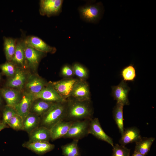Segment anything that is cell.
Masks as SVG:
<instances>
[{"label":"cell","mask_w":156,"mask_h":156,"mask_svg":"<svg viewBox=\"0 0 156 156\" xmlns=\"http://www.w3.org/2000/svg\"><path fill=\"white\" fill-rule=\"evenodd\" d=\"M2 104L1 100L0 97V107L1 106Z\"/></svg>","instance_id":"37"},{"label":"cell","mask_w":156,"mask_h":156,"mask_svg":"<svg viewBox=\"0 0 156 156\" xmlns=\"http://www.w3.org/2000/svg\"><path fill=\"white\" fill-rule=\"evenodd\" d=\"M69 97L79 101H90V87L86 81L78 79L75 84Z\"/></svg>","instance_id":"6"},{"label":"cell","mask_w":156,"mask_h":156,"mask_svg":"<svg viewBox=\"0 0 156 156\" xmlns=\"http://www.w3.org/2000/svg\"><path fill=\"white\" fill-rule=\"evenodd\" d=\"M0 68L3 73L10 77L14 75L16 70L13 63L10 62L0 65Z\"/></svg>","instance_id":"32"},{"label":"cell","mask_w":156,"mask_h":156,"mask_svg":"<svg viewBox=\"0 0 156 156\" xmlns=\"http://www.w3.org/2000/svg\"><path fill=\"white\" fill-rule=\"evenodd\" d=\"M1 74L0 73V81L1 79Z\"/></svg>","instance_id":"38"},{"label":"cell","mask_w":156,"mask_h":156,"mask_svg":"<svg viewBox=\"0 0 156 156\" xmlns=\"http://www.w3.org/2000/svg\"><path fill=\"white\" fill-rule=\"evenodd\" d=\"M124 106L121 104L116 103L113 110V118L121 135L123 133L125 129L123 117Z\"/></svg>","instance_id":"25"},{"label":"cell","mask_w":156,"mask_h":156,"mask_svg":"<svg viewBox=\"0 0 156 156\" xmlns=\"http://www.w3.org/2000/svg\"><path fill=\"white\" fill-rule=\"evenodd\" d=\"M40 120V117L35 114L30 112L23 120L24 130L29 133L39 127Z\"/></svg>","instance_id":"24"},{"label":"cell","mask_w":156,"mask_h":156,"mask_svg":"<svg viewBox=\"0 0 156 156\" xmlns=\"http://www.w3.org/2000/svg\"><path fill=\"white\" fill-rule=\"evenodd\" d=\"M25 45L24 40H17L15 53L11 61L12 63L22 66H24L25 62Z\"/></svg>","instance_id":"20"},{"label":"cell","mask_w":156,"mask_h":156,"mask_svg":"<svg viewBox=\"0 0 156 156\" xmlns=\"http://www.w3.org/2000/svg\"><path fill=\"white\" fill-rule=\"evenodd\" d=\"M112 156H130V150L125 146L116 144L113 147Z\"/></svg>","instance_id":"30"},{"label":"cell","mask_w":156,"mask_h":156,"mask_svg":"<svg viewBox=\"0 0 156 156\" xmlns=\"http://www.w3.org/2000/svg\"><path fill=\"white\" fill-rule=\"evenodd\" d=\"M132 156H146V155H143L139 153L134 152Z\"/></svg>","instance_id":"36"},{"label":"cell","mask_w":156,"mask_h":156,"mask_svg":"<svg viewBox=\"0 0 156 156\" xmlns=\"http://www.w3.org/2000/svg\"><path fill=\"white\" fill-rule=\"evenodd\" d=\"M36 102L31 105L30 110L32 113L40 117L45 114L51 107L54 103L41 99H37Z\"/></svg>","instance_id":"22"},{"label":"cell","mask_w":156,"mask_h":156,"mask_svg":"<svg viewBox=\"0 0 156 156\" xmlns=\"http://www.w3.org/2000/svg\"><path fill=\"white\" fill-rule=\"evenodd\" d=\"M46 53L33 48L25 43V60L31 67L36 68L42 57Z\"/></svg>","instance_id":"16"},{"label":"cell","mask_w":156,"mask_h":156,"mask_svg":"<svg viewBox=\"0 0 156 156\" xmlns=\"http://www.w3.org/2000/svg\"><path fill=\"white\" fill-rule=\"evenodd\" d=\"M78 79L73 78H64L59 81L50 82L49 84L64 99L66 100L70 94Z\"/></svg>","instance_id":"5"},{"label":"cell","mask_w":156,"mask_h":156,"mask_svg":"<svg viewBox=\"0 0 156 156\" xmlns=\"http://www.w3.org/2000/svg\"><path fill=\"white\" fill-rule=\"evenodd\" d=\"M94 110L91 101H79L70 97L66 101L64 120L74 122L93 118Z\"/></svg>","instance_id":"1"},{"label":"cell","mask_w":156,"mask_h":156,"mask_svg":"<svg viewBox=\"0 0 156 156\" xmlns=\"http://www.w3.org/2000/svg\"><path fill=\"white\" fill-rule=\"evenodd\" d=\"M7 127H8L7 125L4 124L2 121L0 122V131Z\"/></svg>","instance_id":"35"},{"label":"cell","mask_w":156,"mask_h":156,"mask_svg":"<svg viewBox=\"0 0 156 156\" xmlns=\"http://www.w3.org/2000/svg\"><path fill=\"white\" fill-rule=\"evenodd\" d=\"M91 120L85 119L73 122L67 133L63 138L79 140L87 136L89 134V127Z\"/></svg>","instance_id":"4"},{"label":"cell","mask_w":156,"mask_h":156,"mask_svg":"<svg viewBox=\"0 0 156 156\" xmlns=\"http://www.w3.org/2000/svg\"><path fill=\"white\" fill-rule=\"evenodd\" d=\"M31 94L34 101L41 99L53 103H57L66 100L61 96L49 84L39 92Z\"/></svg>","instance_id":"9"},{"label":"cell","mask_w":156,"mask_h":156,"mask_svg":"<svg viewBox=\"0 0 156 156\" xmlns=\"http://www.w3.org/2000/svg\"><path fill=\"white\" fill-rule=\"evenodd\" d=\"M79 140H73L71 142L62 146V155L64 156H81L78 145Z\"/></svg>","instance_id":"27"},{"label":"cell","mask_w":156,"mask_h":156,"mask_svg":"<svg viewBox=\"0 0 156 156\" xmlns=\"http://www.w3.org/2000/svg\"><path fill=\"white\" fill-rule=\"evenodd\" d=\"M142 138L140 130L137 127H133L124 129L123 132L119 141L120 144L126 145L136 142Z\"/></svg>","instance_id":"15"},{"label":"cell","mask_w":156,"mask_h":156,"mask_svg":"<svg viewBox=\"0 0 156 156\" xmlns=\"http://www.w3.org/2000/svg\"><path fill=\"white\" fill-rule=\"evenodd\" d=\"M60 74L64 78H73L75 75L72 66L67 64L64 65L62 67Z\"/></svg>","instance_id":"34"},{"label":"cell","mask_w":156,"mask_h":156,"mask_svg":"<svg viewBox=\"0 0 156 156\" xmlns=\"http://www.w3.org/2000/svg\"><path fill=\"white\" fill-rule=\"evenodd\" d=\"M78 11L80 18L84 21L96 23L102 17L104 8L101 2L89 3L79 7Z\"/></svg>","instance_id":"3"},{"label":"cell","mask_w":156,"mask_h":156,"mask_svg":"<svg viewBox=\"0 0 156 156\" xmlns=\"http://www.w3.org/2000/svg\"><path fill=\"white\" fill-rule=\"evenodd\" d=\"M89 133L97 139L107 142L112 147L114 146L112 138L107 135L103 131L98 118H93L90 120Z\"/></svg>","instance_id":"10"},{"label":"cell","mask_w":156,"mask_h":156,"mask_svg":"<svg viewBox=\"0 0 156 156\" xmlns=\"http://www.w3.org/2000/svg\"><path fill=\"white\" fill-rule=\"evenodd\" d=\"M155 140L154 137H143L135 143L134 152L146 155Z\"/></svg>","instance_id":"21"},{"label":"cell","mask_w":156,"mask_h":156,"mask_svg":"<svg viewBox=\"0 0 156 156\" xmlns=\"http://www.w3.org/2000/svg\"><path fill=\"white\" fill-rule=\"evenodd\" d=\"M47 85L41 78L34 76L30 77L26 85V87L29 93L34 94L39 92Z\"/></svg>","instance_id":"19"},{"label":"cell","mask_w":156,"mask_h":156,"mask_svg":"<svg viewBox=\"0 0 156 156\" xmlns=\"http://www.w3.org/2000/svg\"><path fill=\"white\" fill-rule=\"evenodd\" d=\"M14 75L7 82V86L10 88H22L25 80L24 72L19 68H16Z\"/></svg>","instance_id":"23"},{"label":"cell","mask_w":156,"mask_h":156,"mask_svg":"<svg viewBox=\"0 0 156 156\" xmlns=\"http://www.w3.org/2000/svg\"><path fill=\"white\" fill-rule=\"evenodd\" d=\"M23 146L39 155H42L51 151L55 147L54 144L47 141H29L24 143Z\"/></svg>","instance_id":"13"},{"label":"cell","mask_w":156,"mask_h":156,"mask_svg":"<svg viewBox=\"0 0 156 156\" xmlns=\"http://www.w3.org/2000/svg\"></svg>","instance_id":"40"},{"label":"cell","mask_w":156,"mask_h":156,"mask_svg":"<svg viewBox=\"0 0 156 156\" xmlns=\"http://www.w3.org/2000/svg\"><path fill=\"white\" fill-rule=\"evenodd\" d=\"M24 41L25 43L33 48L44 53H53L57 50L55 47L49 46L41 39L36 36H28Z\"/></svg>","instance_id":"12"},{"label":"cell","mask_w":156,"mask_h":156,"mask_svg":"<svg viewBox=\"0 0 156 156\" xmlns=\"http://www.w3.org/2000/svg\"><path fill=\"white\" fill-rule=\"evenodd\" d=\"M62 0H41L40 13L41 15L50 17L57 15L62 11Z\"/></svg>","instance_id":"7"},{"label":"cell","mask_w":156,"mask_h":156,"mask_svg":"<svg viewBox=\"0 0 156 156\" xmlns=\"http://www.w3.org/2000/svg\"><path fill=\"white\" fill-rule=\"evenodd\" d=\"M1 122L0 121V122Z\"/></svg>","instance_id":"39"},{"label":"cell","mask_w":156,"mask_h":156,"mask_svg":"<svg viewBox=\"0 0 156 156\" xmlns=\"http://www.w3.org/2000/svg\"><path fill=\"white\" fill-rule=\"evenodd\" d=\"M34 100L31 94L25 93L18 103L14 108L16 114L23 120L30 112L31 105Z\"/></svg>","instance_id":"11"},{"label":"cell","mask_w":156,"mask_h":156,"mask_svg":"<svg viewBox=\"0 0 156 156\" xmlns=\"http://www.w3.org/2000/svg\"><path fill=\"white\" fill-rule=\"evenodd\" d=\"M8 125L15 130H24L23 120L17 114H15L12 118Z\"/></svg>","instance_id":"31"},{"label":"cell","mask_w":156,"mask_h":156,"mask_svg":"<svg viewBox=\"0 0 156 156\" xmlns=\"http://www.w3.org/2000/svg\"><path fill=\"white\" fill-rule=\"evenodd\" d=\"M66 101L53 103L48 111L40 117L41 126L49 129L56 123L62 120L65 116Z\"/></svg>","instance_id":"2"},{"label":"cell","mask_w":156,"mask_h":156,"mask_svg":"<svg viewBox=\"0 0 156 156\" xmlns=\"http://www.w3.org/2000/svg\"><path fill=\"white\" fill-rule=\"evenodd\" d=\"M30 142L47 141L51 140L50 129L44 127H37L29 133Z\"/></svg>","instance_id":"18"},{"label":"cell","mask_w":156,"mask_h":156,"mask_svg":"<svg viewBox=\"0 0 156 156\" xmlns=\"http://www.w3.org/2000/svg\"><path fill=\"white\" fill-rule=\"evenodd\" d=\"M3 40L6 59L8 62H11L15 53L17 40L11 38L4 37Z\"/></svg>","instance_id":"26"},{"label":"cell","mask_w":156,"mask_h":156,"mask_svg":"<svg viewBox=\"0 0 156 156\" xmlns=\"http://www.w3.org/2000/svg\"><path fill=\"white\" fill-rule=\"evenodd\" d=\"M0 94L4 99L7 106L14 108L20 100V92L12 88H3L0 89Z\"/></svg>","instance_id":"17"},{"label":"cell","mask_w":156,"mask_h":156,"mask_svg":"<svg viewBox=\"0 0 156 156\" xmlns=\"http://www.w3.org/2000/svg\"><path fill=\"white\" fill-rule=\"evenodd\" d=\"M112 95L116 103L124 105H129L128 94L130 90L126 82L122 80L117 85L112 87Z\"/></svg>","instance_id":"8"},{"label":"cell","mask_w":156,"mask_h":156,"mask_svg":"<svg viewBox=\"0 0 156 156\" xmlns=\"http://www.w3.org/2000/svg\"><path fill=\"white\" fill-rule=\"evenodd\" d=\"M16 114H17L14 108L6 106L3 111L2 122L8 125L11 119Z\"/></svg>","instance_id":"33"},{"label":"cell","mask_w":156,"mask_h":156,"mask_svg":"<svg viewBox=\"0 0 156 156\" xmlns=\"http://www.w3.org/2000/svg\"><path fill=\"white\" fill-rule=\"evenodd\" d=\"M120 75L124 81L126 82L133 81L136 77L135 68L132 64H131L122 69Z\"/></svg>","instance_id":"29"},{"label":"cell","mask_w":156,"mask_h":156,"mask_svg":"<svg viewBox=\"0 0 156 156\" xmlns=\"http://www.w3.org/2000/svg\"><path fill=\"white\" fill-rule=\"evenodd\" d=\"M73 122L62 120L52 126L50 129L51 140H56L63 137L67 133Z\"/></svg>","instance_id":"14"},{"label":"cell","mask_w":156,"mask_h":156,"mask_svg":"<svg viewBox=\"0 0 156 156\" xmlns=\"http://www.w3.org/2000/svg\"><path fill=\"white\" fill-rule=\"evenodd\" d=\"M75 75L78 79L86 81L89 76V71L87 68L78 62H75L72 66Z\"/></svg>","instance_id":"28"}]
</instances>
